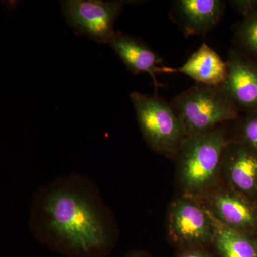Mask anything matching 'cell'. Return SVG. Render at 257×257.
Instances as JSON below:
<instances>
[{
  "instance_id": "6da1fadb",
  "label": "cell",
  "mask_w": 257,
  "mask_h": 257,
  "mask_svg": "<svg viewBox=\"0 0 257 257\" xmlns=\"http://www.w3.org/2000/svg\"><path fill=\"white\" fill-rule=\"evenodd\" d=\"M28 226L39 243L64 257H107L119 240L117 221L100 189L79 172L37 189Z\"/></svg>"
},
{
  "instance_id": "ba28073f",
  "label": "cell",
  "mask_w": 257,
  "mask_h": 257,
  "mask_svg": "<svg viewBox=\"0 0 257 257\" xmlns=\"http://www.w3.org/2000/svg\"><path fill=\"white\" fill-rule=\"evenodd\" d=\"M110 45L134 74H150L156 91L159 87H162L157 81V74L177 72V69L165 66L163 60L156 52L135 37L119 31L116 32Z\"/></svg>"
},
{
  "instance_id": "8992f818",
  "label": "cell",
  "mask_w": 257,
  "mask_h": 257,
  "mask_svg": "<svg viewBox=\"0 0 257 257\" xmlns=\"http://www.w3.org/2000/svg\"><path fill=\"white\" fill-rule=\"evenodd\" d=\"M168 226L172 239L183 244L197 246L214 239L208 211L184 199L176 201L171 207Z\"/></svg>"
},
{
  "instance_id": "277c9868",
  "label": "cell",
  "mask_w": 257,
  "mask_h": 257,
  "mask_svg": "<svg viewBox=\"0 0 257 257\" xmlns=\"http://www.w3.org/2000/svg\"><path fill=\"white\" fill-rule=\"evenodd\" d=\"M226 146L224 132L220 128L186 138L178 151L184 187L197 191L210 184L219 171Z\"/></svg>"
},
{
  "instance_id": "8fae6325",
  "label": "cell",
  "mask_w": 257,
  "mask_h": 257,
  "mask_svg": "<svg viewBox=\"0 0 257 257\" xmlns=\"http://www.w3.org/2000/svg\"><path fill=\"white\" fill-rule=\"evenodd\" d=\"M216 217L226 226L241 232L257 230V209L248 199L231 193H221L213 198Z\"/></svg>"
},
{
  "instance_id": "7c38bea8",
  "label": "cell",
  "mask_w": 257,
  "mask_h": 257,
  "mask_svg": "<svg viewBox=\"0 0 257 257\" xmlns=\"http://www.w3.org/2000/svg\"><path fill=\"white\" fill-rule=\"evenodd\" d=\"M177 72L188 76L198 84L218 87L226 80L227 65L215 51L203 43Z\"/></svg>"
},
{
  "instance_id": "3957f363",
  "label": "cell",
  "mask_w": 257,
  "mask_h": 257,
  "mask_svg": "<svg viewBox=\"0 0 257 257\" xmlns=\"http://www.w3.org/2000/svg\"><path fill=\"white\" fill-rule=\"evenodd\" d=\"M130 99L147 144L157 153L175 155L187 137L171 104L157 94L149 96L135 92L130 94Z\"/></svg>"
},
{
  "instance_id": "ac0fdd59",
  "label": "cell",
  "mask_w": 257,
  "mask_h": 257,
  "mask_svg": "<svg viewBox=\"0 0 257 257\" xmlns=\"http://www.w3.org/2000/svg\"><path fill=\"white\" fill-rule=\"evenodd\" d=\"M125 257H148L145 253L140 251H134V252L128 253Z\"/></svg>"
},
{
  "instance_id": "30bf717a",
  "label": "cell",
  "mask_w": 257,
  "mask_h": 257,
  "mask_svg": "<svg viewBox=\"0 0 257 257\" xmlns=\"http://www.w3.org/2000/svg\"><path fill=\"white\" fill-rule=\"evenodd\" d=\"M223 160L235 188L246 197H257V152L243 142L225 150Z\"/></svg>"
},
{
  "instance_id": "5b68a950",
  "label": "cell",
  "mask_w": 257,
  "mask_h": 257,
  "mask_svg": "<svg viewBox=\"0 0 257 257\" xmlns=\"http://www.w3.org/2000/svg\"><path fill=\"white\" fill-rule=\"evenodd\" d=\"M124 5V2L102 0L61 2L66 21L76 35L105 45H110L114 39V24Z\"/></svg>"
},
{
  "instance_id": "e0dca14e",
  "label": "cell",
  "mask_w": 257,
  "mask_h": 257,
  "mask_svg": "<svg viewBox=\"0 0 257 257\" xmlns=\"http://www.w3.org/2000/svg\"><path fill=\"white\" fill-rule=\"evenodd\" d=\"M181 257H211L208 253L199 250H192L183 253Z\"/></svg>"
},
{
  "instance_id": "9c48e42d",
  "label": "cell",
  "mask_w": 257,
  "mask_h": 257,
  "mask_svg": "<svg viewBox=\"0 0 257 257\" xmlns=\"http://www.w3.org/2000/svg\"><path fill=\"white\" fill-rule=\"evenodd\" d=\"M224 5L221 0H176L172 3L170 18L184 36L204 35L219 23Z\"/></svg>"
},
{
  "instance_id": "4fadbf2b",
  "label": "cell",
  "mask_w": 257,
  "mask_h": 257,
  "mask_svg": "<svg viewBox=\"0 0 257 257\" xmlns=\"http://www.w3.org/2000/svg\"><path fill=\"white\" fill-rule=\"evenodd\" d=\"M214 230V240L221 257H257V244L246 233L221 222L208 211Z\"/></svg>"
},
{
  "instance_id": "5bb4252c",
  "label": "cell",
  "mask_w": 257,
  "mask_h": 257,
  "mask_svg": "<svg viewBox=\"0 0 257 257\" xmlns=\"http://www.w3.org/2000/svg\"><path fill=\"white\" fill-rule=\"evenodd\" d=\"M235 39L243 50L257 57V10L238 25Z\"/></svg>"
},
{
  "instance_id": "9a60e30c",
  "label": "cell",
  "mask_w": 257,
  "mask_h": 257,
  "mask_svg": "<svg viewBox=\"0 0 257 257\" xmlns=\"http://www.w3.org/2000/svg\"><path fill=\"white\" fill-rule=\"evenodd\" d=\"M243 142L257 152V112L248 113L241 124Z\"/></svg>"
},
{
  "instance_id": "7a4b0ae2",
  "label": "cell",
  "mask_w": 257,
  "mask_h": 257,
  "mask_svg": "<svg viewBox=\"0 0 257 257\" xmlns=\"http://www.w3.org/2000/svg\"><path fill=\"white\" fill-rule=\"evenodd\" d=\"M186 137L207 133L216 125L239 118V109L221 86L197 84L171 102Z\"/></svg>"
},
{
  "instance_id": "2e32d148",
  "label": "cell",
  "mask_w": 257,
  "mask_h": 257,
  "mask_svg": "<svg viewBox=\"0 0 257 257\" xmlns=\"http://www.w3.org/2000/svg\"><path fill=\"white\" fill-rule=\"evenodd\" d=\"M229 3L231 7L244 18L257 10V0H233Z\"/></svg>"
},
{
  "instance_id": "52a82bcc",
  "label": "cell",
  "mask_w": 257,
  "mask_h": 257,
  "mask_svg": "<svg viewBox=\"0 0 257 257\" xmlns=\"http://www.w3.org/2000/svg\"><path fill=\"white\" fill-rule=\"evenodd\" d=\"M227 76L221 84L239 110L257 112V64L231 51L226 61Z\"/></svg>"
}]
</instances>
